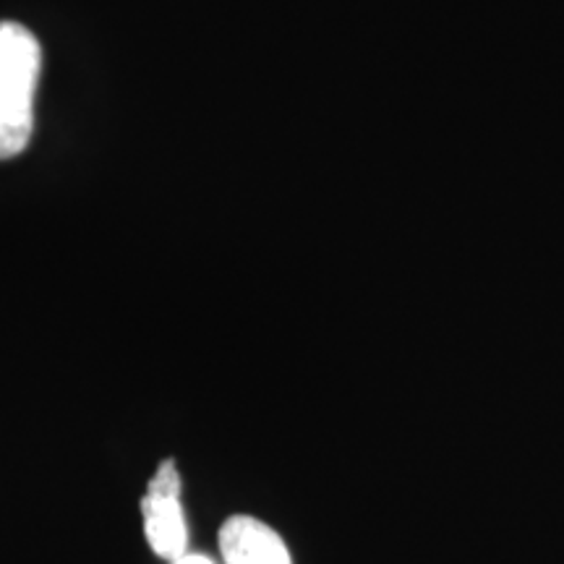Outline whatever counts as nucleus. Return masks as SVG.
Wrapping results in <instances>:
<instances>
[{
    "label": "nucleus",
    "mask_w": 564,
    "mask_h": 564,
    "mask_svg": "<svg viewBox=\"0 0 564 564\" xmlns=\"http://www.w3.org/2000/svg\"><path fill=\"white\" fill-rule=\"evenodd\" d=\"M173 564H215V562H212L209 556H202V554H183Z\"/></svg>",
    "instance_id": "20e7f679"
},
{
    "label": "nucleus",
    "mask_w": 564,
    "mask_h": 564,
    "mask_svg": "<svg viewBox=\"0 0 564 564\" xmlns=\"http://www.w3.org/2000/svg\"><path fill=\"white\" fill-rule=\"evenodd\" d=\"M40 42L17 21H0V160L26 150L34 131Z\"/></svg>",
    "instance_id": "f257e3e1"
},
{
    "label": "nucleus",
    "mask_w": 564,
    "mask_h": 564,
    "mask_svg": "<svg viewBox=\"0 0 564 564\" xmlns=\"http://www.w3.org/2000/svg\"><path fill=\"white\" fill-rule=\"evenodd\" d=\"M178 497L181 494L147 491L141 499L144 531L152 552L173 562L186 554V520H183Z\"/></svg>",
    "instance_id": "7ed1b4c3"
},
{
    "label": "nucleus",
    "mask_w": 564,
    "mask_h": 564,
    "mask_svg": "<svg viewBox=\"0 0 564 564\" xmlns=\"http://www.w3.org/2000/svg\"><path fill=\"white\" fill-rule=\"evenodd\" d=\"M220 552L228 564H293L280 535L249 514H236L220 528Z\"/></svg>",
    "instance_id": "f03ea898"
}]
</instances>
